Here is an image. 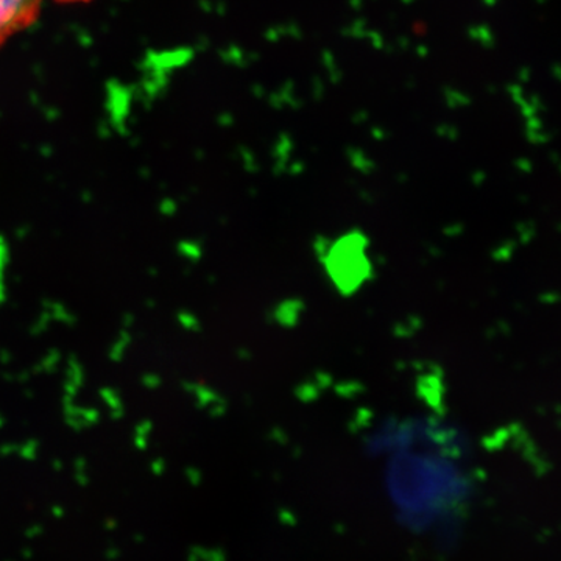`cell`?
Here are the masks:
<instances>
[{"instance_id":"cell-1","label":"cell","mask_w":561,"mask_h":561,"mask_svg":"<svg viewBox=\"0 0 561 561\" xmlns=\"http://www.w3.org/2000/svg\"><path fill=\"white\" fill-rule=\"evenodd\" d=\"M44 0H0V49L38 20Z\"/></svg>"},{"instance_id":"cell-2","label":"cell","mask_w":561,"mask_h":561,"mask_svg":"<svg viewBox=\"0 0 561 561\" xmlns=\"http://www.w3.org/2000/svg\"><path fill=\"white\" fill-rule=\"evenodd\" d=\"M57 2H61V3H81V2H90V0H57Z\"/></svg>"}]
</instances>
